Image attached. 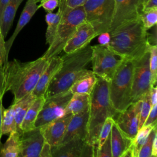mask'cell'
I'll use <instances>...</instances> for the list:
<instances>
[{"instance_id": "obj_27", "label": "cell", "mask_w": 157, "mask_h": 157, "mask_svg": "<svg viewBox=\"0 0 157 157\" xmlns=\"http://www.w3.org/2000/svg\"><path fill=\"white\" fill-rule=\"evenodd\" d=\"M58 10L54 13L52 12H47L45 15V21L47 24V31L45 33L46 44L50 45L55 36L58 25L62 16V7L58 6Z\"/></svg>"}, {"instance_id": "obj_17", "label": "cell", "mask_w": 157, "mask_h": 157, "mask_svg": "<svg viewBox=\"0 0 157 157\" xmlns=\"http://www.w3.org/2000/svg\"><path fill=\"white\" fill-rule=\"evenodd\" d=\"M88 112L72 115L64 132L61 144L68 142L75 138L86 140L87 135V124Z\"/></svg>"}, {"instance_id": "obj_14", "label": "cell", "mask_w": 157, "mask_h": 157, "mask_svg": "<svg viewBox=\"0 0 157 157\" xmlns=\"http://www.w3.org/2000/svg\"><path fill=\"white\" fill-rule=\"evenodd\" d=\"M45 139L39 128L20 131V157H39Z\"/></svg>"}, {"instance_id": "obj_23", "label": "cell", "mask_w": 157, "mask_h": 157, "mask_svg": "<svg viewBox=\"0 0 157 157\" xmlns=\"http://www.w3.org/2000/svg\"><path fill=\"white\" fill-rule=\"evenodd\" d=\"M90 96L86 94H72L64 110V114L76 115L88 112Z\"/></svg>"}, {"instance_id": "obj_6", "label": "cell", "mask_w": 157, "mask_h": 157, "mask_svg": "<svg viewBox=\"0 0 157 157\" xmlns=\"http://www.w3.org/2000/svg\"><path fill=\"white\" fill-rule=\"evenodd\" d=\"M134 61L124 59L109 82V99L112 107L120 112L131 103Z\"/></svg>"}, {"instance_id": "obj_45", "label": "cell", "mask_w": 157, "mask_h": 157, "mask_svg": "<svg viewBox=\"0 0 157 157\" xmlns=\"http://www.w3.org/2000/svg\"><path fill=\"white\" fill-rule=\"evenodd\" d=\"M157 136H156L153 140L151 148V157L157 156Z\"/></svg>"}, {"instance_id": "obj_49", "label": "cell", "mask_w": 157, "mask_h": 157, "mask_svg": "<svg viewBox=\"0 0 157 157\" xmlns=\"http://www.w3.org/2000/svg\"><path fill=\"white\" fill-rule=\"evenodd\" d=\"M40 1H42V0H37V1H38V2H40Z\"/></svg>"}, {"instance_id": "obj_16", "label": "cell", "mask_w": 157, "mask_h": 157, "mask_svg": "<svg viewBox=\"0 0 157 157\" xmlns=\"http://www.w3.org/2000/svg\"><path fill=\"white\" fill-rule=\"evenodd\" d=\"M72 116L71 113L64 114L40 127L45 141L48 142L52 148L61 143Z\"/></svg>"}, {"instance_id": "obj_32", "label": "cell", "mask_w": 157, "mask_h": 157, "mask_svg": "<svg viewBox=\"0 0 157 157\" xmlns=\"http://www.w3.org/2000/svg\"><path fill=\"white\" fill-rule=\"evenodd\" d=\"M156 136H157L156 125L150 131L146 142L139 151L138 157H151L152 144Z\"/></svg>"}, {"instance_id": "obj_10", "label": "cell", "mask_w": 157, "mask_h": 157, "mask_svg": "<svg viewBox=\"0 0 157 157\" xmlns=\"http://www.w3.org/2000/svg\"><path fill=\"white\" fill-rule=\"evenodd\" d=\"M72 96V93L69 90L45 98L34 123V127H41L64 115L65 109Z\"/></svg>"}, {"instance_id": "obj_41", "label": "cell", "mask_w": 157, "mask_h": 157, "mask_svg": "<svg viewBox=\"0 0 157 157\" xmlns=\"http://www.w3.org/2000/svg\"><path fill=\"white\" fill-rule=\"evenodd\" d=\"M5 90V77L3 66H0V97H3Z\"/></svg>"}, {"instance_id": "obj_39", "label": "cell", "mask_w": 157, "mask_h": 157, "mask_svg": "<svg viewBox=\"0 0 157 157\" xmlns=\"http://www.w3.org/2000/svg\"><path fill=\"white\" fill-rule=\"evenodd\" d=\"M39 157H52V147L46 141L44 142L42 145Z\"/></svg>"}, {"instance_id": "obj_31", "label": "cell", "mask_w": 157, "mask_h": 157, "mask_svg": "<svg viewBox=\"0 0 157 157\" xmlns=\"http://www.w3.org/2000/svg\"><path fill=\"white\" fill-rule=\"evenodd\" d=\"M149 67L151 74V86H156L157 80V46L150 45L149 47Z\"/></svg>"}, {"instance_id": "obj_35", "label": "cell", "mask_w": 157, "mask_h": 157, "mask_svg": "<svg viewBox=\"0 0 157 157\" xmlns=\"http://www.w3.org/2000/svg\"><path fill=\"white\" fill-rule=\"evenodd\" d=\"M96 157H112L110 144V134L109 135L104 144L97 150L96 153Z\"/></svg>"}, {"instance_id": "obj_22", "label": "cell", "mask_w": 157, "mask_h": 157, "mask_svg": "<svg viewBox=\"0 0 157 157\" xmlns=\"http://www.w3.org/2000/svg\"><path fill=\"white\" fill-rule=\"evenodd\" d=\"M23 0H9L6 5L1 16L0 28L4 38L7 36L14 20L16 12Z\"/></svg>"}, {"instance_id": "obj_8", "label": "cell", "mask_w": 157, "mask_h": 157, "mask_svg": "<svg viewBox=\"0 0 157 157\" xmlns=\"http://www.w3.org/2000/svg\"><path fill=\"white\" fill-rule=\"evenodd\" d=\"M91 47L92 71L98 77L110 82L124 58L107 45L98 44Z\"/></svg>"}, {"instance_id": "obj_7", "label": "cell", "mask_w": 157, "mask_h": 157, "mask_svg": "<svg viewBox=\"0 0 157 157\" xmlns=\"http://www.w3.org/2000/svg\"><path fill=\"white\" fill-rule=\"evenodd\" d=\"M85 21L94 28L97 36L109 32L115 8V0H86L83 5Z\"/></svg>"}, {"instance_id": "obj_12", "label": "cell", "mask_w": 157, "mask_h": 157, "mask_svg": "<svg viewBox=\"0 0 157 157\" xmlns=\"http://www.w3.org/2000/svg\"><path fill=\"white\" fill-rule=\"evenodd\" d=\"M141 12L140 0H115L114 13L109 32L126 22L139 18Z\"/></svg>"}, {"instance_id": "obj_20", "label": "cell", "mask_w": 157, "mask_h": 157, "mask_svg": "<svg viewBox=\"0 0 157 157\" xmlns=\"http://www.w3.org/2000/svg\"><path fill=\"white\" fill-rule=\"evenodd\" d=\"M132 139L126 136L118 128L115 121L110 131V144L112 157H121L129 147Z\"/></svg>"}, {"instance_id": "obj_29", "label": "cell", "mask_w": 157, "mask_h": 157, "mask_svg": "<svg viewBox=\"0 0 157 157\" xmlns=\"http://www.w3.org/2000/svg\"><path fill=\"white\" fill-rule=\"evenodd\" d=\"M156 125V123L147 126H142L139 129L135 137L132 139L129 147L132 150L134 157H138L140 149L146 142L151 129Z\"/></svg>"}, {"instance_id": "obj_5", "label": "cell", "mask_w": 157, "mask_h": 157, "mask_svg": "<svg viewBox=\"0 0 157 157\" xmlns=\"http://www.w3.org/2000/svg\"><path fill=\"white\" fill-rule=\"evenodd\" d=\"M59 5L63 9L61 18L53 42L42 56L47 59L60 53L78 26L85 21L83 6L69 8L66 6L64 0H59Z\"/></svg>"}, {"instance_id": "obj_46", "label": "cell", "mask_w": 157, "mask_h": 157, "mask_svg": "<svg viewBox=\"0 0 157 157\" xmlns=\"http://www.w3.org/2000/svg\"><path fill=\"white\" fill-rule=\"evenodd\" d=\"M2 98L0 97V144L1 143V138L2 136L1 134V126H2V110H3V105H2Z\"/></svg>"}, {"instance_id": "obj_21", "label": "cell", "mask_w": 157, "mask_h": 157, "mask_svg": "<svg viewBox=\"0 0 157 157\" xmlns=\"http://www.w3.org/2000/svg\"><path fill=\"white\" fill-rule=\"evenodd\" d=\"M97 76L92 71L86 69V72L77 78L69 88L72 94H90L97 81Z\"/></svg>"}, {"instance_id": "obj_36", "label": "cell", "mask_w": 157, "mask_h": 157, "mask_svg": "<svg viewBox=\"0 0 157 157\" xmlns=\"http://www.w3.org/2000/svg\"><path fill=\"white\" fill-rule=\"evenodd\" d=\"M8 61L6 56V50L5 45L4 37L2 35L0 28V66H4Z\"/></svg>"}, {"instance_id": "obj_47", "label": "cell", "mask_w": 157, "mask_h": 157, "mask_svg": "<svg viewBox=\"0 0 157 157\" xmlns=\"http://www.w3.org/2000/svg\"><path fill=\"white\" fill-rule=\"evenodd\" d=\"M9 1V0H0V22H1V16H2L3 10L6 5L7 4Z\"/></svg>"}, {"instance_id": "obj_43", "label": "cell", "mask_w": 157, "mask_h": 157, "mask_svg": "<svg viewBox=\"0 0 157 157\" xmlns=\"http://www.w3.org/2000/svg\"><path fill=\"white\" fill-rule=\"evenodd\" d=\"M149 96L151 106L155 104H157V88L156 86L150 88L149 91Z\"/></svg>"}, {"instance_id": "obj_1", "label": "cell", "mask_w": 157, "mask_h": 157, "mask_svg": "<svg viewBox=\"0 0 157 157\" xmlns=\"http://www.w3.org/2000/svg\"><path fill=\"white\" fill-rule=\"evenodd\" d=\"M107 47L123 58L136 60L149 51L148 31L140 19L126 22L109 32Z\"/></svg>"}, {"instance_id": "obj_19", "label": "cell", "mask_w": 157, "mask_h": 157, "mask_svg": "<svg viewBox=\"0 0 157 157\" xmlns=\"http://www.w3.org/2000/svg\"><path fill=\"white\" fill-rule=\"evenodd\" d=\"M39 2L37 0H28L26 4L22 10V12L19 18L17 26L15 31L9 40L5 42L6 56L8 58L10 50L12 46V44L21 30L28 23L36 12L40 8L37 3Z\"/></svg>"}, {"instance_id": "obj_13", "label": "cell", "mask_w": 157, "mask_h": 157, "mask_svg": "<svg viewBox=\"0 0 157 157\" xmlns=\"http://www.w3.org/2000/svg\"><path fill=\"white\" fill-rule=\"evenodd\" d=\"M52 157H85L96 156L94 148L85 140L75 138L52 148Z\"/></svg>"}, {"instance_id": "obj_37", "label": "cell", "mask_w": 157, "mask_h": 157, "mask_svg": "<svg viewBox=\"0 0 157 157\" xmlns=\"http://www.w3.org/2000/svg\"><path fill=\"white\" fill-rule=\"evenodd\" d=\"M39 7H42L47 12H53L59 6V0H42Z\"/></svg>"}, {"instance_id": "obj_9", "label": "cell", "mask_w": 157, "mask_h": 157, "mask_svg": "<svg viewBox=\"0 0 157 157\" xmlns=\"http://www.w3.org/2000/svg\"><path fill=\"white\" fill-rule=\"evenodd\" d=\"M149 57L150 53L148 51L139 58L133 60L132 103L141 100L146 94L149 93L151 88Z\"/></svg>"}, {"instance_id": "obj_25", "label": "cell", "mask_w": 157, "mask_h": 157, "mask_svg": "<svg viewBox=\"0 0 157 157\" xmlns=\"http://www.w3.org/2000/svg\"><path fill=\"white\" fill-rule=\"evenodd\" d=\"M20 131L11 132L6 142L0 144V157H20Z\"/></svg>"}, {"instance_id": "obj_40", "label": "cell", "mask_w": 157, "mask_h": 157, "mask_svg": "<svg viewBox=\"0 0 157 157\" xmlns=\"http://www.w3.org/2000/svg\"><path fill=\"white\" fill-rule=\"evenodd\" d=\"M98 43L100 45H107L110 40V36L109 32L102 33L98 36Z\"/></svg>"}, {"instance_id": "obj_2", "label": "cell", "mask_w": 157, "mask_h": 157, "mask_svg": "<svg viewBox=\"0 0 157 157\" xmlns=\"http://www.w3.org/2000/svg\"><path fill=\"white\" fill-rule=\"evenodd\" d=\"M48 62L49 59L41 56L34 61L25 63L14 59L3 66L5 90L13 94V102L33 91Z\"/></svg>"}, {"instance_id": "obj_33", "label": "cell", "mask_w": 157, "mask_h": 157, "mask_svg": "<svg viewBox=\"0 0 157 157\" xmlns=\"http://www.w3.org/2000/svg\"><path fill=\"white\" fill-rule=\"evenodd\" d=\"M113 123H114V120L112 117H108L105 120L104 124L101 127V129L100 130V132L99 134L96 151L101 147V145L104 144V142H105V140H106L109 135L110 134L111 128Z\"/></svg>"}, {"instance_id": "obj_24", "label": "cell", "mask_w": 157, "mask_h": 157, "mask_svg": "<svg viewBox=\"0 0 157 157\" xmlns=\"http://www.w3.org/2000/svg\"><path fill=\"white\" fill-rule=\"evenodd\" d=\"M45 100V96L37 97L34 99L25 115L20 126L21 131L29 130L35 128L34 123L39 112L42 109Z\"/></svg>"}, {"instance_id": "obj_48", "label": "cell", "mask_w": 157, "mask_h": 157, "mask_svg": "<svg viewBox=\"0 0 157 157\" xmlns=\"http://www.w3.org/2000/svg\"><path fill=\"white\" fill-rule=\"evenodd\" d=\"M141 1V5H142V6L147 2V0H140Z\"/></svg>"}, {"instance_id": "obj_38", "label": "cell", "mask_w": 157, "mask_h": 157, "mask_svg": "<svg viewBox=\"0 0 157 157\" xmlns=\"http://www.w3.org/2000/svg\"><path fill=\"white\" fill-rule=\"evenodd\" d=\"M157 115V104H155L151 107L150 112L143 126H147L156 123Z\"/></svg>"}, {"instance_id": "obj_11", "label": "cell", "mask_w": 157, "mask_h": 157, "mask_svg": "<svg viewBox=\"0 0 157 157\" xmlns=\"http://www.w3.org/2000/svg\"><path fill=\"white\" fill-rule=\"evenodd\" d=\"M142 100L131 103L125 110L114 117L115 124L128 138L132 139L139 130L140 109Z\"/></svg>"}, {"instance_id": "obj_4", "label": "cell", "mask_w": 157, "mask_h": 157, "mask_svg": "<svg viewBox=\"0 0 157 157\" xmlns=\"http://www.w3.org/2000/svg\"><path fill=\"white\" fill-rule=\"evenodd\" d=\"M91 54L92 47L88 45L79 50L61 56V66L50 82L45 98L69 90L74 82L86 72L85 67L91 62Z\"/></svg>"}, {"instance_id": "obj_18", "label": "cell", "mask_w": 157, "mask_h": 157, "mask_svg": "<svg viewBox=\"0 0 157 157\" xmlns=\"http://www.w3.org/2000/svg\"><path fill=\"white\" fill-rule=\"evenodd\" d=\"M61 64L62 58L58 55L49 59L47 66L40 75L34 89L31 92L36 98L45 96L50 82L61 67Z\"/></svg>"}, {"instance_id": "obj_3", "label": "cell", "mask_w": 157, "mask_h": 157, "mask_svg": "<svg viewBox=\"0 0 157 157\" xmlns=\"http://www.w3.org/2000/svg\"><path fill=\"white\" fill-rule=\"evenodd\" d=\"M90 96L86 142L94 148L96 153L98 140L102 124L108 117L113 118L118 112L112 107L110 101L109 81L98 77Z\"/></svg>"}, {"instance_id": "obj_28", "label": "cell", "mask_w": 157, "mask_h": 157, "mask_svg": "<svg viewBox=\"0 0 157 157\" xmlns=\"http://www.w3.org/2000/svg\"><path fill=\"white\" fill-rule=\"evenodd\" d=\"M17 131L15 109L12 104L8 109L2 110L1 134L2 135H9L11 132Z\"/></svg>"}, {"instance_id": "obj_30", "label": "cell", "mask_w": 157, "mask_h": 157, "mask_svg": "<svg viewBox=\"0 0 157 157\" xmlns=\"http://www.w3.org/2000/svg\"><path fill=\"white\" fill-rule=\"evenodd\" d=\"M139 18L146 30H148L157 23V7L143 10L139 14Z\"/></svg>"}, {"instance_id": "obj_15", "label": "cell", "mask_w": 157, "mask_h": 157, "mask_svg": "<svg viewBox=\"0 0 157 157\" xmlns=\"http://www.w3.org/2000/svg\"><path fill=\"white\" fill-rule=\"evenodd\" d=\"M98 36L94 28L86 21L81 23L68 40L63 48L66 53L79 50L89 45L91 40Z\"/></svg>"}, {"instance_id": "obj_42", "label": "cell", "mask_w": 157, "mask_h": 157, "mask_svg": "<svg viewBox=\"0 0 157 157\" xmlns=\"http://www.w3.org/2000/svg\"><path fill=\"white\" fill-rule=\"evenodd\" d=\"M86 0H64L66 6L69 8H75L83 6Z\"/></svg>"}, {"instance_id": "obj_34", "label": "cell", "mask_w": 157, "mask_h": 157, "mask_svg": "<svg viewBox=\"0 0 157 157\" xmlns=\"http://www.w3.org/2000/svg\"><path fill=\"white\" fill-rule=\"evenodd\" d=\"M141 100H142V104L140 109L139 128H140L144 125L145 121L148 115V113L150 112V110L151 107L149 93L146 94Z\"/></svg>"}, {"instance_id": "obj_26", "label": "cell", "mask_w": 157, "mask_h": 157, "mask_svg": "<svg viewBox=\"0 0 157 157\" xmlns=\"http://www.w3.org/2000/svg\"><path fill=\"white\" fill-rule=\"evenodd\" d=\"M36 98L32 94V93H30L25 95L19 101L13 102L15 109V119L17 131H21L20 126L25 115Z\"/></svg>"}, {"instance_id": "obj_44", "label": "cell", "mask_w": 157, "mask_h": 157, "mask_svg": "<svg viewBox=\"0 0 157 157\" xmlns=\"http://www.w3.org/2000/svg\"><path fill=\"white\" fill-rule=\"evenodd\" d=\"M157 7V0H147L142 6V11Z\"/></svg>"}]
</instances>
